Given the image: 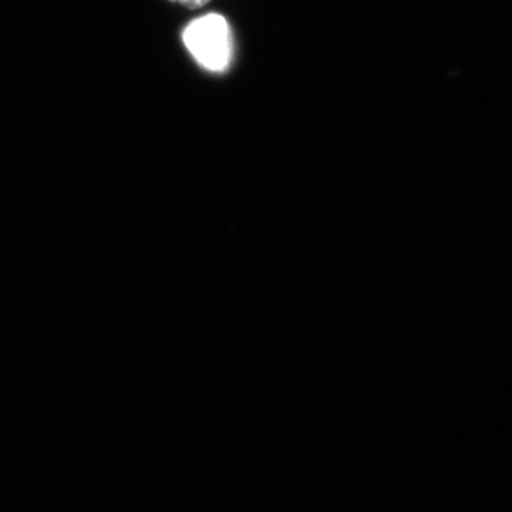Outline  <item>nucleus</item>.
<instances>
[{"instance_id":"nucleus-2","label":"nucleus","mask_w":512,"mask_h":512,"mask_svg":"<svg viewBox=\"0 0 512 512\" xmlns=\"http://www.w3.org/2000/svg\"><path fill=\"white\" fill-rule=\"evenodd\" d=\"M170 2L178 3V5L185 6L188 9H200L207 5L210 0H170Z\"/></svg>"},{"instance_id":"nucleus-1","label":"nucleus","mask_w":512,"mask_h":512,"mask_svg":"<svg viewBox=\"0 0 512 512\" xmlns=\"http://www.w3.org/2000/svg\"><path fill=\"white\" fill-rule=\"evenodd\" d=\"M184 45L192 57L210 72L227 70L234 56V39L227 19L220 15L201 16L184 30Z\"/></svg>"}]
</instances>
